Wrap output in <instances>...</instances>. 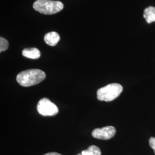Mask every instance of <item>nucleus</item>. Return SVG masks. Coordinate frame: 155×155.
<instances>
[{
  "mask_svg": "<svg viewBox=\"0 0 155 155\" xmlns=\"http://www.w3.org/2000/svg\"><path fill=\"white\" fill-rule=\"evenodd\" d=\"M46 75L39 69H30L20 72L16 77L17 82L23 87L32 86L44 81Z\"/></svg>",
  "mask_w": 155,
  "mask_h": 155,
  "instance_id": "nucleus-1",
  "label": "nucleus"
},
{
  "mask_svg": "<svg viewBox=\"0 0 155 155\" xmlns=\"http://www.w3.org/2000/svg\"><path fill=\"white\" fill-rule=\"evenodd\" d=\"M123 87L118 83H110L101 87L97 91V98L101 101L110 102L120 96L122 92Z\"/></svg>",
  "mask_w": 155,
  "mask_h": 155,
  "instance_id": "nucleus-3",
  "label": "nucleus"
},
{
  "mask_svg": "<svg viewBox=\"0 0 155 155\" xmlns=\"http://www.w3.org/2000/svg\"><path fill=\"white\" fill-rule=\"evenodd\" d=\"M33 8L35 11L41 14L51 15L62 11L64 5L59 1L36 0L33 3Z\"/></svg>",
  "mask_w": 155,
  "mask_h": 155,
  "instance_id": "nucleus-2",
  "label": "nucleus"
},
{
  "mask_svg": "<svg viewBox=\"0 0 155 155\" xmlns=\"http://www.w3.org/2000/svg\"><path fill=\"white\" fill-rule=\"evenodd\" d=\"M116 133V128L113 126H107L102 128H96L92 132L93 137L100 140H109L113 137Z\"/></svg>",
  "mask_w": 155,
  "mask_h": 155,
  "instance_id": "nucleus-5",
  "label": "nucleus"
},
{
  "mask_svg": "<svg viewBox=\"0 0 155 155\" xmlns=\"http://www.w3.org/2000/svg\"><path fill=\"white\" fill-rule=\"evenodd\" d=\"M44 155H61L60 153H58L57 152H50V153H47L46 154Z\"/></svg>",
  "mask_w": 155,
  "mask_h": 155,
  "instance_id": "nucleus-12",
  "label": "nucleus"
},
{
  "mask_svg": "<svg viewBox=\"0 0 155 155\" xmlns=\"http://www.w3.org/2000/svg\"><path fill=\"white\" fill-rule=\"evenodd\" d=\"M150 147L154 150L155 153V137H150L149 140Z\"/></svg>",
  "mask_w": 155,
  "mask_h": 155,
  "instance_id": "nucleus-11",
  "label": "nucleus"
},
{
  "mask_svg": "<svg viewBox=\"0 0 155 155\" xmlns=\"http://www.w3.org/2000/svg\"><path fill=\"white\" fill-rule=\"evenodd\" d=\"M61 39L60 36L56 32H50L45 36V42L50 46H55L58 43Z\"/></svg>",
  "mask_w": 155,
  "mask_h": 155,
  "instance_id": "nucleus-6",
  "label": "nucleus"
},
{
  "mask_svg": "<svg viewBox=\"0 0 155 155\" xmlns=\"http://www.w3.org/2000/svg\"><path fill=\"white\" fill-rule=\"evenodd\" d=\"M144 18L148 24L155 21V8L149 6L145 9L144 12Z\"/></svg>",
  "mask_w": 155,
  "mask_h": 155,
  "instance_id": "nucleus-8",
  "label": "nucleus"
},
{
  "mask_svg": "<svg viewBox=\"0 0 155 155\" xmlns=\"http://www.w3.org/2000/svg\"></svg>",
  "mask_w": 155,
  "mask_h": 155,
  "instance_id": "nucleus-13",
  "label": "nucleus"
},
{
  "mask_svg": "<svg viewBox=\"0 0 155 155\" xmlns=\"http://www.w3.org/2000/svg\"><path fill=\"white\" fill-rule=\"evenodd\" d=\"M37 110L39 114L43 116H54L59 112L57 106L47 98L39 101L37 105Z\"/></svg>",
  "mask_w": 155,
  "mask_h": 155,
  "instance_id": "nucleus-4",
  "label": "nucleus"
},
{
  "mask_svg": "<svg viewBox=\"0 0 155 155\" xmlns=\"http://www.w3.org/2000/svg\"><path fill=\"white\" fill-rule=\"evenodd\" d=\"M82 155H101L100 148L95 145L90 146L88 149L84 150L82 152Z\"/></svg>",
  "mask_w": 155,
  "mask_h": 155,
  "instance_id": "nucleus-9",
  "label": "nucleus"
},
{
  "mask_svg": "<svg viewBox=\"0 0 155 155\" xmlns=\"http://www.w3.org/2000/svg\"><path fill=\"white\" fill-rule=\"evenodd\" d=\"M9 43L7 40L4 39V38H0V52L5 51L8 48Z\"/></svg>",
  "mask_w": 155,
  "mask_h": 155,
  "instance_id": "nucleus-10",
  "label": "nucleus"
},
{
  "mask_svg": "<svg viewBox=\"0 0 155 155\" xmlns=\"http://www.w3.org/2000/svg\"><path fill=\"white\" fill-rule=\"evenodd\" d=\"M22 55L27 58L32 59H37L40 57V52L36 48H29L23 50L22 52Z\"/></svg>",
  "mask_w": 155,
  "mask_h": 155,
  "instance_id": "nucleus-7",
  "label": "nucleus"
}]
</instances>
